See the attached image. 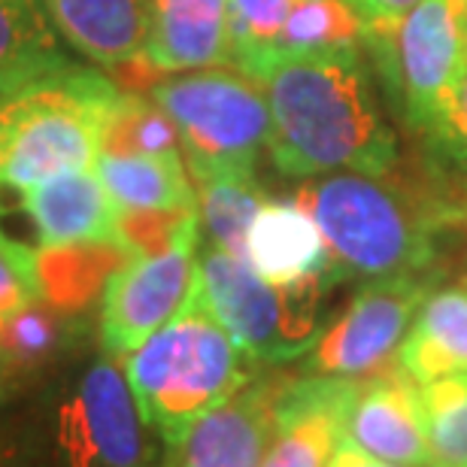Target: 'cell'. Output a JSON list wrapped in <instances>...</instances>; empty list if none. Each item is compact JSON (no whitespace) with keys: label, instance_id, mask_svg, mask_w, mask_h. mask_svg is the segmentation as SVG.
<instances>
[{"label":"cell","instance_id":"6da1fadb","mask_svg":"<svg viewBox=\"0 0 467 467\" xmlns=\"http://www.w3.org/2000/svg\"><path fill=\"white\" fill-rule=\"evenodd\" d=\"M270 107V161L288 180L389 173L398 134L373 91L361 49L279 55L258 77Z\"/></svg>","mask_w":467,"mask_h":467},{"label":"cell","instance_id":"7a4b0ae2","mask_svg":"<svg viewBox=\"0 0 467 467\" xmlns=\"http://www.w3.org/2000/svg\"><path fill=\"white\" fill-rule=\"evenodd\" d=\"M295 201L316 219L343 279L428 274L437 237L467 222L464 201L389 173H328L306 180Z\"/></svg>","mask_w":467,"mask_h":467},{"label":"cell","instance_id":"3957f363","mask_svg":"<svg viewBox=\"0 0 467 467\" xmlns=\"http://www.w3.org/2000/svg\"><path fill=\"white\" fill-rule=\"evenodd\" d=\"M6 441L18 467H158V434L107 352L46 389Z\"/></svg>","mask_w":467,"mask_h":467},{"label":"cell","instance_id":"277c9868","mask_svg":"<svg viewBox=\"0 0 467 467\" xmlns=\"http://www.w3.org/2000/svg\"><path fill=\"white\" fill-rule=\"evenodd\" d=\"M246 361L252 358L240 352L231 334L207 310L198 288L161 331L128 355V386L167 459L180 450L201 416L255 379V370Z\"/></svg>","mask_w":467,"mask_h":467},{"label":"cell","instance_id":"5b68a950","mask_svg":"<svg viewBox=\"0 0 467 467\" xmlns=\"http://www.w3.org/2000/svg\"><path fill=\"white\" fill-rule=\"evenodd\" d=\"M119 98L113 77L77 61L0 98V189L25 192L61 173L95 171L100 130Z\"/></svg>","mask_w":467,"mask_h":467},{"label":"cell","instance_id":"8992f818","mask_svg":"<svg viewBox=\"0 0 467 467\" xmlns=\"http://www.w3.org/2000/svg\"><path fill=\"white\" fill-rule=\"evenodd\" d=\"M337 283L343 276L331 267L292 285H270L225 249L207 243L198 252L201 301L255 364H285L310 352L325 331V301Z\"/></svg>","mask_w":467,"mask_h":467},{"label":"cell","instance_id":"52a82bcc","mask_svg":"<svg viewBox=\"0 0 467 467\" xmlns=\"http://www.w3.org/2000/svg\"><path fill=\"white\" fill-rule=\"evenodd\" d=\"M149 98L180 130L182 158L194 182L255 173L274 130L261 82L237 67H203L167 73L149 88Z\"/></svg>","mask_w":467,"mask_h":467},{"label":"cell","instance_id":"ba28073f","mask_svg":"<svg viewBox=\"0 0 467 467\" xmlns=\"http://www.w3.org/2000/svg\"><path fill=\"white\" fill-rule=\"evenodd\" d=\"M364 49L389 107L422 134L467 67V0H425L400 18L364 25Z\"/></svg>","mask_w":467,"mask_h":467},{"label":"cell","instance_id":"9c48e42d","mask_svg":"<svg viewBox=\"0 0 467 467\" xmlns=\"http://www.w3.org/2000/svg\"><path fill=\"white\" fill-rule=\"evenodd\" d=\"M431 283V274L370 279L340 319L319 334L304 373L361 379L391 368Z\"/></svg>","mask_w":467,"mask_h":467},{"label":"cell","instance_id":"30bf717a","mask_svg":"<svg viewBox=\"0 0 467 467\" xmlns=\"http://www.w3.org/2000/svg\"><path fill=\"white\" fill-rule=\"evenodd\" d=\"M201 234L158 255H128L100 297V343L113 358H128L189 304L198 288Z\"/></svg>","mask_w":467,"mask_h":467},{"label":"cell","instance_id":"8fae6325","mask_svg":"<svg viewBox=\"0 0 467 467\" xmlns=\"http://www.w3.org/2000/svg\"><path fill=\"white\" fill-rule=\"evenodd\" d=\"M343 437L364 452L400 467H431L422 386L398 364L361 377L343 419Z\"/></svg>","mask_w":467,"mask_h":467},{"label":"cell","instance_id":"7c38bea8","mask_svg":"<svg viewBox=\"0 0 467 467\" xmlns=\"http://www.w3.org/2000/svg\"><path fill=\"white\" fill-rule=\"evenodd\" d=\"M355 382L347 377H283L274 407V434L261 467H328L343 437Z\"/></svg>","mask_w":467,"mask_h":467},{"label":"cell","instance_id":"4fadbf2b","mask_svg":"<svg viewBox=\"0 0 467 467\" xmlns=\"http://www.w3.org/2000/svg\"><path fill=\"white\" fill-rule=\"evenodd\" d=\"M285 373H267L192 425L171 467H261L274 434L276 391Z\"/></svg>","mask_w":467,"mask_h":467},{"label":"cell","instance_id":"5bb4252c","mask_svg":"<svg viewBox=\"0 0 467 467\" xmlns=\"http://www.w3.org/2000/svg\"><path fill=\"white\" fill-rule=\"evenodd\" d=\"M143 58L164 77L234 64L228 0H149Z\"/></svg>","mask_w":467,"mask_h":467},{"label":"cell","instance_id":"9a60e30c","mask_svg":"<svg viewBox=\"0 0 467 467\" xmlns=\"http://www.w3.org/2000/svg\"><path fill=\"white\" fill-rule=\"evenodd\" d=\"M22 210L36 231L40 246H73V243H119V207L95 171H73L52 176L18 192Z\"/></svg>","mask_w":467,"mask_h":467},{"label":"cell","instance_id":"2e32d148","mask_svg":"<svg viewBox=\"0 0 467 467\" xmlns=\"http://www.w3.org/2000/svg\"><path fill=\"white\" fill-rule=\"evenodd\" d=\"M64 46L98 67L140 61L149 40V0H43Z\"/></svg>","mask_w":467,"mask_h":467},{"label":"cell","instance_id":"e0dca14e","mask_svg":"<svg viewBox=\"0 0 467 467\" xmlns=\"http://www.w3.org/2000/svg\"><path fill=\"white\" fill-rule=\"evenodd\" d=\"M246 261L270 285H292L334 267L322 228L295 198L261 207L246 234Z\"/></svg>","mask_w":467,"mask_h":467},{"label":"cell","instance_id":"ac0fdd59","mask_svg":"<svg viewBox=\"0 0 467 467\" xmlns=\"http://www.w3.org/2000/svg\"><path fill=\"white\" fill-rule=\"evenodd\" d=\"M398 361L419 386L467 373V283L443 285L425 297Z\"/></svg>","mask_w":467,"mask_h":467},{"label":"cell","instance_id":"d6986e66","mask_svg":"<svg viewBox=\"0 0 467 467\" xmlns=\"http://www.w3.org/2000/svg\"><path fill=\"white\" fill-rule=\"evenodd\" d=\"M128 252L119 243H73V246H40L36 276L46 306L64 319H79L98 297H104L109 276L125 265Z\"/></svg>","mask_w":467,"mask_h":467},{"label":"cell","instance_id":"ffe728a7","mask_svg":"<svg viewBox=\"0 0 467 467\" xmlns=\"http://www.w3.org/2000/svg\"><path fill=\"white\" fill-rule=\"evenodd\" d=\"M70 64L43 0H0V98Z\"/></svg>","mask_w":467,"mask_h":467},{"label":"cell","instance_id":"44dd1931","mask_svg":"<svg viewBox=\"0 0 467 467\" xmlns=\"http://www.w3.org/2000/svg\"><path fill=\"white\" fill-rule=\"evenodd\" d=\"M98 180L119 210L198 207L182 155H98Z\"/></svg>","mask_w":467,"mask_h":467},{"label":"cell","instance_id":"7402d4cb","mask_svg":"<svg viewBox=\"0 0 467 467\" xmlns=\"http://www.w3.org/2000/svg\"><path fill=\"white\" fill-rule=\"evenodd\" d=\"M267 203L255 173H225L198 182V219L210 246L246 261V234Z\"/></svg>","mask_w":467,"mask_h":467},{"label":"cell","instance_id":"603a6c76","mask_svg":"<svg viewBox=\"0 0 467 467\" xmlns=\"http://www.w3.org/2000/svg\"><path fill=\"white\" fill-rule=\"evenodd\" d=\"M104 155H182L173 119L143 91H125L100 130Z\"/></svg>","mask_w":467,"mask_h":467},{"label":"cell","instance_id":"cb8c5ba5","mask_svg":"<svg viewBox=\"0 0 467 467\" xmlns=\"http://www.w3.org/2000/svg\"><path fill=\"white\" fill-rule=\"evenodd\" d=\"M70 322L52 306L31 304L0 325V373L22 377V373L43 370L70 340Z\"/></svg>","mask_w":467,"mask_h":467},{"label":"cell","instance_id":"d4e9b609","mask_svg":"<svg viewBox=\"0 0 467 467\" xmlns=\"http://www.w3.org/2000/svg\"><path fill=\"white\" fill-rule=\"evenodd\" d=\"M364 49V22L347 0H297L285 22L279 55Z\"/></svg>","mask_w":467,"mask_h":467},{"label":"cell","instance_id":"484cf974","mask_svg":"<svg viewBox=\"0 0 467 467\" xmlns=\"http://www.w3.org/2000/svg\"><path fill=\"white\" fill-rule=\"evenodd\" d=\"M297 0H228L234 67L258 82L279 58L285 22Z\"/></svg>","mask_w":467,"mask_h":467},{"label":"cell","instance_id":"4316f807","mask_svg":"<svg viewBox=\"0 0 467 467\" xmlns=\"http://www.w3.org/2000/svg\"><path fill=\"white\" fill-rule=\"evenodd\" d=\"M422 410L434 462L467 467V373L422 386Z\"/></svg>","mask_w":467,"mask_h":467},{"label":"cell","instance_id":"83f0119b","mask_svg":"<svg viewBox=\"0 0 467 467\" xmlns=\"http://www.w3.org/2000/svg\"><path fill=\"white\" fill-rule=\"evenodd\" d=\"M201 234L198 207L182 210H119L116 237L128 255H158L185 237Z\"/></svg>","mask_w":467,"mask_h":467},{"label":"cell","instance_id":"f1b7e54d","mask_svg":"<svg viewBox=\"0 0 467 467\" xmlns=\"http://www.w3.org/2000/svg\"><path fill=\"white\" fill-rule=\"evenodd\" d=\"M422 137L431 146L437 167H452L467 176V67L437 104Z\"/></svg>","mask_w":467,"mask_h":467},{"label":"cell","instance_id":"f546056e","mask_svg":"<svg viewBox=\"0 0 467 467\" xmlns=\"http://www.w3.org/2000/svg\"><path fill=\"white\" fill-rule=\"evenodd\" d=\"M347 4L358 13L364 25H370V22H389V18L407 16L410 9H416L425 0H347Z\"/></svg>","mask_w":467,"mask_h":467},{"label":"cell","instance_id":"4dcf8cb0","mask_svg":"<svg viewBox=\"0 0 467 467\" xmlns=\"http://www.w3.org/2000/svg\"><path fill=\"white\" fill-rule=\"evenodd\" d=\"M328 467H400V464L382 462V459H377V455L364 452L361 446H355L349 437H340V443H337V450H334Z\"/></svg>","mask_w":467,"mask_h":467},{"label":"cell","instance_id":"1f68e13d","mask_svg":"<svg viewBox=\"0 0 467 467\" xmlns=\"http://www.w3.org/2000/svg\"><path fill=\"white\" fill-rule=\"evenodd\" d=\"M9 400H13V386H9V379L0 373V446L6 443L9 425H13V410H9Z\"/></svg>","mask_w":467,"mask_h":467},{"label":"cell","instance_id":"d6a6232c","mask_svg":"<svg viewBox=\"0 0 467 467\" xmlns=\"http://www.w3.org/2000/svg\"><path fill=\"white\" fill-rule=\"evenodd\" d=\"M431 467H446V464H431Z\"/></svg>","mask_w":467,"mask_h":467}]
</instances>
